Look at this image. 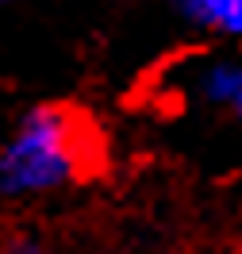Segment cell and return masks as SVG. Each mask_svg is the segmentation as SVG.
Masks as SVG:
<instances>
[{
    "label": "cell",
    "mask_w": 242,
    "mask_h": 254,
    "mask_svg": "<svg viewBox=\"0 0 242 254\" xmlns=\"http://www.w3.org/2000/svg\"><path fill=\"white\" fill-rule=\"evenodd\" d=\"M12 4H16V0H0V8H12Z\"/></svg>",
    "instance_id": "cell-6"
},
{
    "label": "cell",
    "mask_w": 242,
    "mask_h": 254,
    "mask_svg": "<svg viewBox=\"0 0 242 254\" xmlns=\"http://www.w3.org/2000/svg\"><path fill=\"white\" fill-rule=\"evenodd\" d=\"M169 12L196 35L242 39V0H165Z\"/></svg>",
    "instance_id": "cell-2"
},
{
    "label": "cell",
    "mask_w": 242,
    "mask_h": 254,
    "mask_svg": "<svg viewBox=\"0 0 242 254\" xmlns=\"http://www.w3.org/2000/svg\"><path fill=\"white\" fill-rule=\"evenodd\" d=\"M97 162L100 139L89 116L65 100H39L0 139V200H50L85 181Z\"/></svg>",
    "instance_id": "cell-1"
},
{
    "label": "cell",
    "mask_w": 242,
    "mask_h": 254,
    "mask_svg": "<svg viewBox=\"0 0 242 254\" xmlns=\"http://www.w3.org/2000/svg\"><path fill=\"white\" fill-rule=\"evenodd\" d=\"M231 116L242 124V73H239V93H235V104H231Z\"/></svg>",
    "instance_id": "cell-5"
},
{
    "label": "cell",
    "mask_w": 242,
    "mask_h": 254,
    "mask_svg": "<svg viewBox=\"0 0 242 254\" xmlns=\"http://www.w3.org/2000/svg\"><path fill=\"white\" fill-rule=\"evenodd\" d=\"M0 254H54V247L31 227H8L0 231Z\"/></svg>",
    "instance_id": "cell-4"
},
{
    "label": "cell",
    "mask_w": 242,
    "mask_h": 254,
    "mask_svg": "<svg viewBox=\"0 0 242 254\" xmlns=\"http://www.w3.org/2000/svg\"><path fill=\"white\" fill-rule=\"evenodd\" d=\"M239 73H242V54H211L193 69V96L208 108L231 112L235 93H239Z\"/></svg>",
    "instance_id": "cell-3"
}]
</instances>
